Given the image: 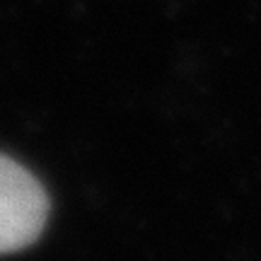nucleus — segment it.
<instances>
[{
  "label": "nucleus",
  "instance_id": "obj_1",
  "mask_svg": "<svg viewBox=\"0 0 261 261\" xmlns=\"http://www.w3.org/2000/svg\"><path fill=\"white\" fill-rule=\"evenodd\" d=\"M48 218V198L39 179L0 155V254L19 252L39 240Z\"/></svg>",
  "mask_w": 261,
  "mask_h": 261
}]
</instances>
